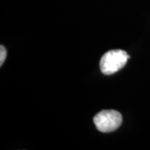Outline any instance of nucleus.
<instances>
[{"label": "nucleus", "instance_id": "f257e3e1", "mask_svg": "<svg viewBox=\"0 0 150 150\" xmlns=\"http://www.w3.org/2000/svg\"><path fill=\"white\" fill-rule=\"evenodd\" d=\"M130 58L127 52L116 49L110 50L103 55L100 60V69L103 74L110 75L123 69Z\"/></svg>", "mask_w": 150, "mask_h": 150}, {"label": "nucleus", "instance_id": "f03ea898", "mask_svg": "<svg viewBox=\"0 0 150 150\" xmlns=\"http://www.w3.org/2000/svg\"><path fill=\"white\" fill-rule=\"evenodd\" d=\"M123 118L121 113L115 110H103L93 118L97 129L102 133L113 132L121 125Z\"/></svg>", "mask_w": 150, "mask_h": 150}, {"label": "nucleus", "instance_id": "7ed1b4c3", "mask_svg": "<svg viewBox=\"0 0 150 150\" xmlns=\"http://www.w3.org/2000/svg\"><path fill=\"white\" fill-rule=\"evenodd\" d=\"M6 56H7V51H6V48L1 45L0 46V66H2L3 64L4 63V60L6 59Z\"/></svg>", "mask_w": 150, "mask_h": 150}]
</instances>
